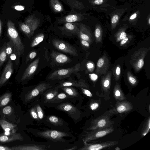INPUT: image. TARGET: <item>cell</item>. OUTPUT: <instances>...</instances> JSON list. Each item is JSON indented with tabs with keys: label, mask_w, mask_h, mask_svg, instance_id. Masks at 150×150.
<instances>
[{
	"label": "cell",
	"mask_w": 150,
	"mask_h": 150,
	"mask_svg": "<svg viewBox=\"0 0 150 150\" xmlns=\"http://www.w3.org/2000/svg\"><path fill=\"white\" fill-rule=\"evenodd\" d=\"M34 134L36 136L54 142H67L71 139H67L66 138L74 137L69 132L59 131L54 129H34Z\"/></svg>",
	"instance_id": "cell-1"
},
{
	"label": "cell",
	"mask_w": 150,
	"mask_h": 150,
	"mask_svg": "<svg viewBox=\"0 0 150 150\" xmlns=\"http://www.w3.org/2000/svg\"><path fill=\"white\" fill-rule=\"evenodd\" d=\"M7 34L10 41L13 44L14 52L17 56V60L16 64H17V61H19L20 57L24 53L25 47L14 23L9 20L7 23Z\"/></svg>",
	"instance_id": "cell-2"
},
{
	"label": "cell",
	"mask_w": 150,
	"mask_h": 150,
	"mask_svg": "<svg viewBox=\"0 0 150 150\" xmlns=\"http://www.w3.org/2000/svg\"><path fill=\"white\" fill-rule=\"evenodd\" d=\"M45 106L48 108H54L57 110L66 113L75 123L81 120V112L78 104L75 105L71 102H66L57 103H48Z\"/></svg>",
	"instance_id": "cell-3"
},
{
	"label": "cell",
	"mask_w": 150,
	"mask_h": 150,
	"mask_svg": "<svg viewBox=\"0 0 150 150\" xmlns=\"http://www.w3.org/2000/svg\"><path fill=\"white\" fill-rule=\"evenodd\" d=\"M112 115V113L108 111L96 118L92 120L90 126L86 129V130L91 131L112 126L114 122L111 121L110 118Z\"/></svg>",
	"instance_id": "cell-4"
},
{
	"label": "cell",
	"mask_w": 150,
	"mask_h": 150,
	"mask_svg": "<svg viewBox=\"0 0 150 150\" xmlns=\"http://www.w3.org/2000/svg\"><path fill=\"white\" fill-rule=\"evenodd\" d=\"M43 123L52 129L67 132L69 131V124L61 118L55 115H46Z\"/></svg>",
	"instance_id": "cell-5"
},
{
	"label": "cell",
	"mask_w": 150,
	"mask_h": 150,
	"mask_svg": "<svg viewBox=\"0 0 150 150\" xmlns=\"http://www.w3.org/2000/svg\"><path fill=\"white\" fill-rule=\"evenodd\" d=\"M54 86V85L46 83L37 85L26 94L25 97V102L26 103L33 102L40 98L43 93L47 90L52 88Z\"/></svg>",
	"instance_id": "cell-6"
},
{
	"label": "cell",
	"mask_w": 150,
	"mask_h": 150,
	"mask_svg": "<svg viewBox=\"0 0 150 150\" xmlns=\"http://www.w3.org/2000/svg\"><path fill=\"white\" fill-rule=\"evenodd\" d=\"M149 50L142 47L135 51L132 55L130 60L131 65L135 72L140 70L144 65V59Z\"/></svg>",
	"instance_id": "cell-7"
},
{
	"label": "cell",
	"mask_w": 150,
	"mask_h": 150,
	"mask_svg": "<svg viewBox=\"0 0 150 150\" xmlns=\"http://www.w3.org/2000/svg\"><path fill=\"white\" fill-rule=\"evenodd\" d=\"M113 126L109 127L98 129L91 131H85V134L83 135V142H88L104 137L114 131Z\"/></svg>",
	"instance_id": "cell-8"
},
{
	"label": "cell",
	"mask_w": 150,
	"mask_h": 150,
	"mask_svg": "<svg viewBox=\"0 0 150 150\" xmlns=\"http://www.w3.org/2000/svg\"><path fill=\"white\" fill-rule=\"evenodd\" d=\"M81 65L80 64L78 63L72 67L56 70L49 75L48 79L59 80L69 77L72 74L79 71Z\"/></svg>",
	"instance_id": "cell-9"
},
{
	"label": "cell",
	"mask_w": 150,
	"mask_h": 150,
	"mask_svg": "<svg viewBox=\"0 0 150 150\" xmlns=\"http://www.w3.org/2000/svg\"><path fill=\"white\" fill-rule=\"evenodd\" d=\"M83 146L77 149L79 150H99L111 147L118 144L119 142L116 141H109L105 142L89 143L83 142Z\"/></svg>",
	"instance_id": "cell-10"
},
{
	"label": "cell",
	"mask_w": 150,
	"mask_h": 150,
	"mask_svg": "<svg viewBox=\"0 0 150 150\" xmlns=\"http://www.w3.org/2000/svg\"><path fill=\"white\" fill-rule=\"evenodd\" d=\"M54 47L58 50L74 56H78L75 47L62 40L54 39L52 40Z\"/></svg>",
	"instance_id": "cell-11"
},
{
	"label": "cell",
	"mask_w": 150,
	"mask_h": 150,
	"mask_svg": "<svg viewBox=\"0 0 150 150\" xmlns=\"http://www.w3.org/2000/svg\"><path fill=\"white\" fill-rule=\"evenodd\" d=\"M110 65L109 60L104 53L98 61L95 71L96 74L100 76L105 75L108 70Z\"/></svg>",
	"instance_id": "cell-12"
},
{
	"label": "cell",
	"mask_w": 150,
	"mask_h": 150,
	"mask_svg": "<svg viewBox=\"0 0 150 150\" xmlns=\"http://www.w3.org/2000/svg\"><path fill=\"white\" fill-rule=\"evenodd\" d=\"M132 104L127 101H118L115 106L109 111L113 114L127 112L132 109Z\"/></svg>",
	"instance_id": "cell-13"
},
{
	"label": "cell",
	"mask_w": 150,
	"mask_h": 150,
	"mask_svg": "<svg viewBox=\"0 0 150 150\" xmlns=\"http://www.w3.org/2000/svg\"><path fill=\"white\" fill-rule=\"evenodd\" d=\"M59 88L56 86L53 88H52L46 90L41 95L40 97V101L44 106L59 93Z\"/></svg>",
	"instance_id": "cell-14"
},
{
	"label": "cell",
	"mask_w": 150,
	"mask_h": 150,
	"mask_svg": "<svg viewBox=\"0 0 150 150\" xmlns=\"http://www.w3.org/2000/svg\"><path fill=\"white\" fill-rule=\"evenodd\" d=\"M13 71L12 60L8 61L0 77V88L10 78Z\"/></svg>",
	"instance_id": "cell-15"
},
{
	"label": "cell",
	"mask_w": 150,
	"mask_h": 150,
	"mask_svg": "<svg viewBox=\"0 0 150 150\" xmlns=\"http://www.w3.org/2000/svg\"><path fill=\"white\" fill-rule=\"evenodd\" d=\"M50 147L48 144H29L11 147L12 150H47Z\"/></svg>",
	"instance_id": "cell-16"
},
{
	"label": "cell",
	"mask_w": 150,
	"mask_h": 150,
	"mask_svg": "<svg viewBox=\"0 0 150 150\" xmlns=\"http://www.w3.org/2000/svg\"><path fill=\"white\" fill-rule=\"evenodd\" d=\"M66 102H71L74 104H75L77 103V101L74 98L64 92L59 93L53 99L47 104L57 103Z\"/></svg>",
	"instance_id": "cell-17"
},
{
	"label": "cell",
	"mask_w": 150,
	"mask_h": 150,
	"mask_svg": "<svg viewBox=\"0 0 150 150\" xmlns=\"http://www.w3.org/2000/svg\"><path fill=\"white\" fill-rule=\"evenodd\" d=\"M66 86L76 87L78 88L83 87L86 88H89L88 84L84 81L82 79L79 81L73 80H69L67 81H61L56 87L58 88Z\"/></svg>",
	"instance_id": "cell-18"
},
{
	"label": "cell",
	"mask_w": 150,
	"mask_h": 150,
	"mask_svg": "<svg viewBox=\"0 0 150 150\" xmlns=\"http://www.w3.org/2000/svg\"><path fill=\"white\" fill-rule=\"evenodd\" d=\"M78 36L80 39L86 40L90 44L92 42V35L88 29L84 24L80 25Z\"/></svg>",
	"instance_id": "cell-19"
},
{
	"label": "cell",
	"mask_w": 150,
	"mask_h": 150,
	"mask_svg": "<svg viewBox=\"0 0 150 150\" xmlns=\"http://www.w3.org/2000/svg\"><path fill=\"white\" fill-rule=\"evenodd\" d=\"M39 61V58H37L30 64L22 76V81L28 79L33 75L37 69Z\"/></svg>",
	"instance_id": "cell-20"
},
{
	"label": "cell",
	"mask_w": 150,
	"mask_h": 150,
	"mask_svg": "<svg viewBox=\"0 0 150 150\" xmlns=\"http://www.w3.org/2000/svg\"><path fill=\"white\" fill-rule=\"evenodd\" d=\"M23 137L19 133H12L9 135H6L4 133L0 134V143H6L14 141L19 140L22 141Z\"/></svg>",
	"instance_id": "cell-21"
},
{
	"label": "cell",
	"mask_w": 150,
	"mask_h": 150,
	"mask_svg": "<svg viewBox=\"0 0 150 150\" xmlns=\"http://www.w3.org/2000/svg\"><path fill=\"white\" fill-rule=\"evenodd\" d=\"M34 104L37 113L40 124L43 123L46 115H45L43 108L44 106L41 103L40 98L35 100L32 102Z\"/></svg>",
	"instance_id": "cell-22"
},
{
	"label": "cell",
	"mask_w": 150,
	"mask_h": 150,
	"mask_svg": "<svg viewBox=\"0 0 150 150\" xmlns=\"http://www.w3.org/2000/svg\"><path fill=\"white\" fill-rule=\"evenodd\" d=\"M51 55L54 62L59 64H66L71 61L70 58L66 55L54 51L52 52Z\"/></svg>",
	"instance_id": "cell-23"
},
{
	"label": "cell",
	"mask_w": 150,
	"mask_h": 150,
	"mask_svg": "<svg viewBox=\"0 0 150 150\" xmlns=\"http://www.w3.org/2000/svg\"><path fill=\"white\" fill-rule=\"evenodd\" d=\"M111 76V72L109 71L102 77L101 86L103 91L104 92H107L110 90Z\"/></svg>",
	"instance_id": "cell-24"
},
{
	"label": "cell",
	"mask_w": 150,
	"mask_h": 150,
	"mask_svg": "<svg viewBox=\"0 0 150 150\" xmlns=\"http://www.w3.org/2000/svg\"><path fill=\"white\" fill-rule=\"evenodd\" d=\"M60 88L69 96L74 98L77 101H80L81 100V96L79 92L74 88L72 86H66Z\"/></svg>",
	"instance_id": "cell-25"
},
{
	"label": "cell",
	"mask_w": 150,
	"mask_h": 150,
	"mask_svg": "<svg viewBox=\"0 0 150 150\" xmlns=\"http://www.w3.org/2000/svg\"><path fill=\"white\" fill-rule=\"evenodd\" d=\"M25 23L29 27L33 35L35 30L38 26L39 23L38 21L35 20L33 16H31L25 19Z\"/></svg>",
	"instance_id": "cell-26"
},
{
	"label": "cell",
	"mask_w": 150,
	"mask_h": 150,
	"mask_svg": "<svg viewBox=\"0 0 150 150\" xmlns=\"http://www.w3.org/2000/svg\"><path fill=\"white\" fill-rule=\"evenodd\" d=\"M127 27V25H124L120 28L115 34L114 37L117 42H120L127 36L126 30Z\"/></svg>",
	"instance_id": "cell-27"
},
{
	"label": "cell",
	"mask_w": 150,
	"mask_h": 150,
	"mask_svg": "<svg viewBox=\"0 0 150 150\" xmlns=\"http://www.w3.org/2000/svg\"><path fill=\"white\" fill-rule=\"evenodd\" d=\"M113 93L116 99L120 101H122L125 99V98L118 84L116 83L115 86Z\"/></svg>",
	"instance_id": "cell-28"
},
{
	"label": "cell",
	"mask_w": 150,
	"mask_h": 150,
	"mask_svg": "<svg viewBox=\"0 0 150 150\" xmlns=\"http://www.w3.org/2000/svg\"><path fill=\"white\" fill-rule=\"evenodd\" d=\"M103 30L101 26L99 24H97L95 28L94 35L96 43L102 42V39Z\"/></svg>",
	"instance_id": "cell-29"
},
{
	"label": "cell",
	"mask_w": 150,
	"mask_h": 150,
	"mask_svg": "<svg viewBox=\"0 0 150 150\" xmlns=\"http://www.w3.org/2000/svg\"><path fill=\"white\" fill-rule=\"evenodd\" d=\"M0 125L5 131H10L17 127L16 125L12 124L4 120H0Z\"/></svg>",
	"instance_id": "cell-30"
},
{
	"label": "cell",
	"mask_w": 150,
	"mask_h": 150,
	"mask_svg": "<svg viewBox=\"0 0 150 150\" xmlns=\"http://www.w3.org/2000/svg\"><path fill=\"white\" fill-rule=\"evenodd\" d=\"M12 96L11 93H6L0 97V108L7 105L11 100Z\"/></svg>",
	"instance_id": "cell-31"
},
{
	"label": "cell",
	"mask_w": 150,
	"mask_h": 150,
	"mask_svg": "<svg viewBox=\"0 0 150 150\" xmlns=\"http://www.w3.org/2000/svg\"><path fill=\"white\" fill-rule=\"evenodd\" d=\"M18 24L21 30L28 38H30L33 35L29 27L25 23L20 22Z\"/></svg>",
	"instance_id": "cell-32"
},
{
	"label": "cell",
	"mask_w": 150,
	"mask_h": 150,
	"mask_svg": "<svg viewBox=\"0 0 150 150\" xmlns=\"http://www.w3.org/2000/svg\"><path fill=\"white\" fill-rule=\"evenodd\" d=\"M44 37V35L42 33L38 34L32 40L30 45V47H33L37 46L43 41Z\"/></svg>",
	"instance_id": "cell-33"
},
{
	"label": "cell",
	"mask_w": 150,
	"mask_h": 150,
	"mask_svg": "<svg viewBox=\"0 0 150 150\" xmlns=\"http://www.w3.org/2000/svg\"><path fill=\"white\" fill-rule=\"evenodd\" d=\"M6 44V43L4 44L0 50V71L2 66L7 58L5 51Z\"/></svg>",
	"instance_id": "cell-34"
},
{
	"label": "cell",
	"mask_w": 150,
	"mask_h": 150,
	"mask_svg": "<svg viewBox=\"0 0 150 150\" xmlns=\"http://www.w3.org/2000/svg\"><path fill=\"white\" fill-rule=\"evenodd\" d=\"M64 27L66 30L68 31L78 35L79 29L75 25L69 23H67L65 24Z\"/></svg>",
	"instance_id": "cell-35"
},
{
	"label": "cell",
	"mask_w": 150,
	"mask_h": 150,
	"mask_svg": "<svg viewBox=\"0 0 150 150\" xmlns=\"http://www.w3.org/2000/svg\"><path fill=\"white\" fill-rule=\"evenodd\" d=\"M29 110V112L31 117L38 124H40V122L35 107L33 103Z\"/></svg>",
	"instance_id": "cell-36"
},
{
	"label": "cell",
	"mask_w": 150,
	"mask_h": 150,
	"mask_svg": "<svg viewBox=\"0 0 150 150\" xmlns=\"http://www.w3.org/2000/svg\"><path fill=\"white\" fill-rule=\"evenodd\" d=\"M121 72V66L117 65L113 69V74L114 78L116 81H118L120 79Z\"/></svg>",
	"instance_id": "cell-37"
},
{
	"label": "cell",
	"mask_w": 150,
	"mask_h": 150,
	"mask_svg": "<svg viewBox=\"0 0 150 150\" xmlns=\"http://www.w3.org/2000/svg\"><path fill=\"white\" fill-rule=\"evenodd\" d=\"M120 16L119 14H115L113 15L111 18V29H114L117 25L120 19Z\"/></svg>",
	"instance_id": "cell-38"
},
{
	"label": "cell",
	"mask_w": 150,
	"mask_h": 150,
	"mask_svg": "<svg viewBox=\"0 0 150 150\" xmlns=\"http://www.w3.org/2000/svg\"><path fill=\"white\" fill-rule=\"evenodd\" d=\"M127 77L129 82L131 85L134 86L137 84V78L129 71L127 73Z\"/></svg>",
	"instance_id": "cell-39"
},
{
	"label": "cell",
	"mask_w": 150,
	"mask_h": 150,
	"mask_svg": "<svg viewBox=\"0 0 150 150\" xmlns=\"http://www.w3.org/2000/svg\"><path fill=\"white\" fill-rule=\"evenodd\" d=\"M145 124L143 127L142 130V136H145L149 132L150 128V118L149 117L146 121Z\"/></svg>",
	"instance_id": "cell-40"
},
{
	"label": "cell",
	"mask_w": 150,
	"mask_h": 150,
	"mask_svg": "<svg viewBox=\"0 0 150 150\" xmlns=\"http://www.w3.org/2000/svg\"><path fill=\"white\" fill-rule=\"evenodd\" d=\"M13 50V44L10 41L8 42L6 44L5 51L7 57H9L11 54L12 53Z\"/></svg>",
	"instance_id": "cell-41"
},
{
	"label": "cell",
	"mask_w": 150,
	"mask_h": 150,
	"mask_svg": "<svg viewBox=\"0 0 150 150\" xmlns=\"http://www.w3.org/2000/svg\"><path fill=\"white\" fill-rule=\"evenodd\" d=\"M51 4L53 9L56 11L60 12L62 11V6L57 0H52Z\"/></svg>",
	"instance_id": "cell-42"
},
{
	"label": "cell",
	"mask_w": 150,
	"mask_h": 150,
	"mask_svg": "<svg viewBox=\"0 0 150 150\" xmlns=\"http://www.w3.org/2000/svg\"><path fill=\"white\" fill-rule=\"evenodd\" d=\"M79 18L76 15H69L65 18V21L67 23H72L79 21Z\"/></svg>",
	"instance_id": "cell-43"
},
{
	"label": "cell",
	"mask_w": 150,
	"mask_h": 150,
	"mask_svg": "<svg viewBox=\"0 0 150 150\" xmlns=\"http://www.w3.org/2000/svg\"><path fill=\"white\" fill-rule=\"evenodd\" d=\"M132 37L133 36L131 35H127L125 38L120 41V46H122L129 43L132 39Z\"/></svg>",
	"instance_id": "cell-44"
},
{
	"label": "cell",
	"mask_w": 150,
	"mask_h": 150,
	"mask_svg": "<svg viewBox=\"0 0 150 150\" xmlns=\"http://www.w3.org/2000/svg\"><path fill=\"white\" fill-rule=\"evenodd\" d=\"M86 67L89 72H92L94 70L95 64L93 62L89 61L86 63Z\"/></svg>",
	"instance_id": "cell-45"
},
{
	"label": "cell",
	"mask_w": 150,
	"mask_h": 150,
	"mask_svg": "<svg viewBox=\"0 0 150 150\" xmlns=\"http://www.w3.org/2000/svg\"><path fill=\"white\" fill-rule=\"evenodd\" d=\"M81 90L82 93L86 96L91 97H92V95L91 92L88 89L83 87L79 88Z\"/></svg>",
	"instance_id": "cell-46"
},
{
	"label": "cell",
	"mask_w": 150,
	"mask_h": 150,
	"mask_svg": "<svg viewBox=\"0 0 150 150\" xmlns=\"http://www.w3.org/2000/svg\"><path fill=\"white\" fill-rule=\"evenodd\" d=\"M37 55V52L35 51H33L31 52L28 55L26 59V61L27 62L30 60H32Z\"/></svg>",
	"instance_id": "cell-47"
},
{
	"label": "cell",
	"mask_w": 150,
	"mask_h": 150,
	"mask_svg": "<svg viewBox=\"0 0 150 150\" xmlns=\"http://www.w3.org/2000/svg\"><path fill=\"white\" fill-rule=\"evenodd\" d=\"M99 106V104L96 102H92L90 103L89 107L92 110H94L96 109Z\"/></svg>",
	"instance_id": "cell-48"
},
{
	"label": "cell",
	"mask_w": 150,
	"mask_h": 150,
	"mask_svg": "<svg viewBox=\"0 0 150 150\" xmlns=\"http://www.w3.org/2000/svg\"><path fill=\"white\" fill-rule=\"evenodd\" d=\"M12 111V108L9 106L4 107L2 110L3 113L6 115L9 114Z\"/></svg>",
	"instance_id": "cell-49"
},
{
	"label": "cell",
	"mask_w": 150,
	"mask_h": 150,
	"mask_svg": "<svg viewBox=\"0 0 150 150\" xmlns=\"http://www.w3.org/2000/svg\"><path fill=\"white\" fill-rule=\"evenodd\" d=\"M105 0H93L91 1L92 4L95 5H100L103 3Z\"/></svg>",
	"instance_id": "cell-50"
},
{
	"label": "cell",
	"mask_w": 150,
	"mask_h": 150,
	"mask_svg": "<svg viewBox=\"0 0 150 150\" xmlns=\"http://www.w3.org/2000/svg\"><path fill=\"white\" fill-rule=\"evenodd\" d=\"M89 76L91 79L93 81H96L98 77V75L94 73L90 74Z\"/></svg>",
	"instance_id": "cell-51"
},
{
	"label": "cell",
	"mask_w": 150,
	"mask_h": 150,
	"mask_svg": "<svg viewBox=\"0 0 150 150\" xmlns=\"http://www.w3.org/2000/svg\"><path fill=\"white\" fill-rule=\"evenodd\" d=\"M80 40L81 44L83 46L86 47H89L90 46V43L87 41L81 39Z\"/></svg>",
	"instance_id": "cell-52"
},
{
	"label": "cell",
	"mask_w": 150,
	"mask_h": 150,
	"mask_svg": "<svg viewBox=\"0 0 150 150\" xmlns=\"http://www.w3.org/2000/svg\"><path fill=\"white\" fill-rule=\"evenodd\" d=\"M14 8L18 11L23 10L25 9V6L21 5H17L13 7Z\"/></svg>",
	"instance_id": "cell-53"
},
{
	"label": "cell",
	"mask_w": 150,
	"mask_h": 150,
	"mask_svg": "<svg viewBox=\"0 0 150 150\" xmlns=\"http://www.w3.org/2000/svg\"><path fill=\"white\" fill-rule=\"evenodd\" d=\"M0 150H12L11 147L0 145Z\"/></svg>",
	"instance_id": "cell-54"
},
{
	"label": "cell",
	"mask_w": 150,
	"mask_h": 150,
	"mask_svg": "<svg viewBox=\"0 0 150 150\" xmlns=\"http://www.w3.org/2000/svg\"><path fill=\"white\" fill-rule=\"evenodd\" d=\"M138 12H136L132 15L129 18V21L133 20L135 19L137 15Z\"/></svg>",
	"instance_id": "cell-55"
},
{
	"label": "cell",
	"mask_w": 150,
	"mask_h": 150,
	"mask_svg": "<svg viewBox=\"0 0 150 150\" xmlns=\"http://www.w3.org/2000/svg\"><path fill=\"white\" fill-rule=\"evenodd\" d=\"M10 59L11 60H16L17 59V56L16 54L14 53H12L9 57Z\"/></svg>",
	"instance_id": "cell-56"
},
{
	"label": "cell",
	"mask_w": 150,
	"mask_h": 150,
	"mask_svg": "<svg viewBox=\"0 0 150 150\" xmlns=\"http://www.w3.org/2000/svg\"><path fill=\"white\" fill-rule=\"evenodd\" d=\"M2 24L1 21L0 20V38L1 37L2 32Z\"/></svg>",
	"instance_id": "cell-57"
},
{
	"label": "cell",
	"mask_w": 150,
	"mask_h": 150,
	"mask_svg": "<svg viewBox=\"0 0 150 150\" xmlns=\"http://www.w3.org/2000/svg\"><path fill=\"white\" fill-rule=\"evenodd\" d=\"M77 146H74L71 148L70 149H68L67 150H76L77 149Z\"/></svg>",
	"instance_id": "cell-58"
},
{
	"label": "cell",
	"mask_w": 150,
	"mask_h": 150,
	"mask_svg": "<svg viewBox=\"0 0 150 150\" xmlns=\"http://www.w3.org/2000/svg\"><path fill=\"white\" fill-rule=\"evenodd\" d=\"M148 23L149 25L150 24V17H149V18L148 19Z\"/></svg>",
	"instance_id": "cell-59"
},
{
	"label": "cell",
	"mask_w": 150,
	"mask_h": 150,
	"mask_svg": "<svg viewBox=\"0 0 150 150\" xmlns=\"http://www.w3.org/2000/svg\"><path fill=\"white\" fill-rule=\"evenodd\" d=\"M115 149L116 150H119L120 149V148L118 147H117Z\"/></svg>",
	"instance_id": "cell-60"
}]
</instances>
